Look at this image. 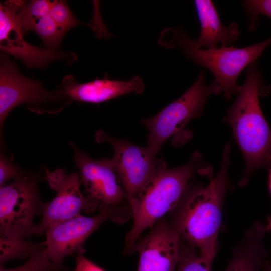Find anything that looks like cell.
Returning a JSON list of instances; mask_svg holds the SVG:
<instances>
[{"label":"cell","instance_id":"obj_1","mask_svg":"<svg viewBox=\"0 0 271 271\" xmlns=\"http://www.w3.org/2000/svg\"><path fill=\"white\" fill-rule=\"evenodd\" d=\"M264 91L268 92V87L256 61L247 67L244 83L225 118L245 159V168L239 182L241 187L247 184L254 171L271 167V129L259 101Z\"/></svg>","mask_w":271,"mask_h":271},{"label":"cell","instance_id":"obj_2","mask_svg":"<svg viewBox=\"0 0 271 271\" xmlns=\"http://www.w3.org/2000/svg\"><path fill=\"white\" fill-rule=\"evenodd\" d=\"M230 146L226 145L220 168L205 186L190 192L182 201L174 228L181 240L204 254L215 257L227 186Z\"/></svg>","mask_w":271,"mask_h":271},{"label":"cell","instance_id":"obj_3","mask_svg":"<svg viewBox=\"0 0 271 271\" xmlns=\"http://www.w3.org/2000/svg\"><path fill=\"white\" fill-rule=\"evenodd\" d=\"M198 158L180 167L167 168L162 161L155 173L129 202L133 223L126 234L125 251H135L138 240L182 200L188 181L200 168Z\"/></svg>","mask_w":271,"mask_h":271},{"label":"cell","instance_id":"obj_4","mask_svg":"<svg viewBox=\"0 0 271 271\" xmlns=\"http://www.w3.org/2000/svg\"><path fill=\"white\" fill-rule=\"evenodd\" d=\"M157 43L169 49H180L187 59L208 69L214 75V81L221 87L225 98L229 100L239 91L241 86L237 82L240 74L261 55L271 44V37L243 48L232 45L203 49L194 45L193 40L181 27H171L161 31Z\"/></svg>","mask_w":271,"mask_h":271},{"label":"cell","instance_id":"obj_5","mask_svg":"<svg viewBox=\"0 0 271 271\" xmlns=\"http://www.w3.org/2000/svg\"><path fill=\"white\" fill-rule=\"evenodd\" d=\"M44 203L36 180L23 175L0 188V240L22 241L35 234L33 221Z\"/></svg>","mask_w":271,"mask_h":271},{"label":"cell","instance_id":"obj_6","mask_svg":"<svg viewBox=\"0 0 271 271\" xmlns=\"http://www.w3.org/2000/svg\"><path fill=\"white\" fill-rule=\"evenodd\" d=\"M202 71L194 84L179 98L154 116L142 119L149 131L147 146L157 154L170 137L181 131L191 120L199 117L208 97L223 92L214 80L207 85Z\"/></svg>","mask_w":271,"mask_h":271},{"label":"cell","instance_id":"obj_7","mask_svg":"<svg viewBox=\"0 0 271 271\" xmlns=\"http://www.w3.org/2000/svg\"><path fill=\"white\" fill-rule=\"evenodd\" d=\"M124 208L100 204L97 215L87 217L79 214L49 227L43 243L50 259L60 264L68 256L74 253L83 255L85 241L103 223L112 220L121 224L128 219L129 215Z\"/></svg>","mask_w":271,"mask_h":271},{"label":"cell","instance_id":"obj_8","mask_svg":"<svg viewBox=\"0 0 271 271\" xmlns=\"http://www.w3.org/2000/svg\"><path fill=\"white\" fill-rule=\"evenodd\" d=\"M46 180L56 195L50 201L44 203L42 220L36 225L35 234H43L51 226L80 214L95 211L100 202L80 191V178L76 172L68 173L63 168L51 171L45 168Z\"/></svg>","mask_w":271,"mask_h":271},{"label":"cell","instance_id":"obj_9","mask_svg":"<svg viewBox=\"0 0 271 271\" xmlns=\"http://www.w3.org/2000/svg\"><path fill=\"white\" fill-rule=\"evenodd\" d=\"M24 1H8L0 4V49L21 60L28 68H44L55 60L75 61L73 53L42 49L26 42L22 23Z\"/></svg>","mask_w":271,"mask_h":271},{"label":"cell","instance_id":"obj_10","mask_svg":"<svg viewBox=\"0 0 271 271\" xmlns=\"http://www.w3.org/2000/svg\"><path fill=\"white\" fill-rule=\"evenodd\" d=\"M98 142H107L113 147L111 159L125 192L128 203L155 173L162 161L149 147L109 136L103 131L96 134Z\"/></svg>","mask_w":271,"mask_h":271},{"label":"cell","instance_id":"obj_11","mask_svg":"<svg viewBox=\"0 0 271 271\" xmlns=\"http://www.w3.org/2000/svg\"><path fill=\"white\" fill-rule=\"evenodd\" d=\"M65 96L61 90L48 91L42 82L22 75L5 53L0 57V127L9 113L20 104L41 105Z\"/></svg>","mask_w":271,"mask_h":271},{"label":"cell","instance_id":"obj_12","mask_svg":"<svg viewBox=\"0 0 271 271\" xmlns=\"http://www.w3.org/2000/svg\"><path fill=\"white\" fill-rule=\"evenodd\" d=\"M70 145L74 150V162L79 169L81 184L87 195L97 199L100 204L122 207L127 199L111 160L92 159L73 143L70 142Z\"/></svg>","mask_w":271,"mask_h":271},{"label":"cell","instance_id":"obj_13","mask_svg":"<svg viewBox=\"0 0 271 271\" xmlns=\"http://www.w3.org/2000/svg\"><path fill=\"white\" fill-rule=\"evenodd\" d=\"M181 245L178 232L161 218L147 235L137 241L138 271H174L179 261Z\"/></svg>","mask_w":271,"mask_h":271},{"label":"cell","instance_id":"obj_14","mask_svg":"<svg viewBox=\"0 0 271 271\" xmlns=\"http://www.w3.org/2000/svg\"><path fill=\"white\" fill-rule=\"evenodd\" d=\"M67 98L81 102L100 103L128 94L142 93L143 80L133 76L128 81L110 80L106 77L84 83H78L71 75L66 76L59 88Z\"/></svg>","mask_w":271,"mask_h":271},{"label":"cell","instance_id":"obj_15","mask_svg":"<svg viewBox=\"0 0 271 271\" xmlns=\"http://www.w3.org/2000/svg\"><path fill=\"white\" fill-rule=\"evenodd\" d=\"M194 2L201 26L199 36L193 40L196 47L217 49L219 43L221 47H228L239 38L240 33L236 23L232 22L228 26L223 25L213 2Z\"/></svg>","mask_w":271,"mask_h":271},{"label":"cell","instance_id":"obj_16","mask_svg":"<svg viewBox=\"0 0 271 271\" xmlns=\"http://www.w3.org/2000/svg\"><path fill=\"white\" fill-rule=\"evenodd\" d=\"M267 226L256 222L233 248L232 255L225 271H260L268 253L264 238Z\"/></svg>","mask_w":271,"mask_h":271},{"label":"cell","instance_id":"obj_17","mask_svg":"<svg viewBox=\"0 0 271 271\" xmlns=\"http://www.w3.org/2000/svg\"><path fill=\"white\" fill-rule=\"evenodd\" d=\"M23 27L24 35L30 31H34L40 37L47 49L52 51H57L65 35L59 28L50 12L32 20Z\"/></svg>","mask_w":271,"mask_h":271},{"label":"cell","instance_id":"obj_18","mask_svg":"<svg viewBox=\"0 0 271 271\" xmlns=\"http://www.w3.org/2000/svg\"><path fill=\"white\" fill-rule=\"evenodd\" d=\"M0 271H70L63 263L56 264L49 257L46 246L43 245L34 251L22 265L14 268H6L1 265Z\"/></svg>","mask_w":271,"mask_h":271},{"label":"cell","instance_id":"obj_19","mask_svg":"<svg viewBox=\"0 0 271 271\" xmlns=\"http://www.w3.org/2000/svg\"><path fill=\"white\" fill-rule=\"evenodd\" d=\"M187 244L181 245L180 257L177 271H212L215 257L200 252Z\"/></svg>","mask_w":271,"mask_h":271},{"label":"cell","instance_id":"obj_20","mask_svg":"<svg viewBox=\"0 0 271 271\" xmlns=\"http://www.w3.org/2000/svg\"><path fill=\"white\" fill-rule=\"evenodd\" d=\"M43 245L32 241L0 240V264L14 259H24Z\"/></svg>","mask_w":271,"mask_h":271},{"label":"cell","instance_id":"obj_21","mask_svg":"<svg viewBox=\"0 0 271 271\" xmlns=\"http://www.w3.org/2000/svg\"><path fill=\"white\" fill-rule=\"evenodd\" d=\"M50 15L65 34L72 28L82 24L72 13L65 1H53Z\"/></svg>","mask_w":271,"mask_h":271},{"label":"cell","instance_id":"obj_22","mask_svg":"<svg viewBox=\"0 0 271 271\" xmlns=\"http://www.w3.org/2000/svg\"><path fill=\"white\" fill-rule=\"evenodd\" d=\"M242 5L249 18V30L256 29L259 15H264L271 19V0L243 1Z\"/></svg>","mask_w":271,"mask_h":271},{"label":"cell","instance_id":"obj_23","mask_svg":"<svg viewBox=\"0 0 271 271\" xmlns=\"http://www.w3.org/2000/svg\"><path fill=\"white\" fill-rule=\"evenodd\" d=\"M52 4L53 2L48 0L24 1L22 8L23 25L50 13Z\"/></svg>","mask_w":271,"mask_h":271},{"label":"cell","instance_id":"obj_24","mask_svg":"<svg viewBox=\"0 0 271 271\" xmlns=\"http://www.w3.org/2000/svg\"><path fill=\"white\" fill-rule=\"evenodd\" d=\"M24 175L10 159L3 153L0 156V186L2 187L11 180H16Z\"/></svg>","mask_w":271,"mask_h":271},{"label":"cell","instance_id":"obj_25","mask_svg":"<svg viewBox=\"0 0 271 271\" xmlns=\"http://www.w3.org/2000/svg\"><path fill=\"white\" fill-rule=\"evenodd\" d=\"M76 266L74 271H105L91 261L85 258L83 255H75Z\"/></svg>","mask_w":271,"mask_h":271},{"label":"cell","instance_id":"obj_26","mask_svg":"<svg viewBox=\"0 0 271 271\" xmlns=\"http://www.w3.org/2000/svg\"><path fill=\"white\" fill-rule=\"evenodd\" d=\"M268 185L269 192L271 195V167L269 169L268 178Z\"/></svg>","mask_w":271,"mask_h":271},{"label":"cell","instance_id":"obj_27","mask_svg":"<svg viewBox=\"0 0 271 271\" xmlns=\"http://www.w3.org/2000/svg\"><path fill=\"white\" fill-rule=\"evenodd\" d=\"M263 269H264V271H271V262L267 261Z\"/></svg>","mask_w":271,"mask_h":271},{"label":"cell","instance_id":"obj_28","mask_svg":"<svg viewBox=\"0 0 271 271\" xmlns=\"http://www.w3.org/2000/svg\"><path fill=\"white\" fill-rule=\"evenodd\" d=\"M268 228L271 229V217H270V219H269V225H268Z\"/></svg>","mask_w":271,"mask_h":271}]
</instances>
